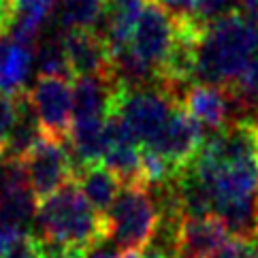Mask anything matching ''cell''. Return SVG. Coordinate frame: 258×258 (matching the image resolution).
I'll use <instances>...</instances> for the list:
<instances>
[{
    "mask_svg": "<svg viewBox=\"0 0 258 258\" xmlns=\"http://www.w3.org/2000/svg\"><path fill=\"white\" fill-rule=\"evenodd\" d=\"M258 51V24L241 13L205 28L199 43L192 84L233 88Z\"/></svg>",
    "mask_w": 258,
    "mask_h": 258,
    "instance_id": "obj_1",
    "label": "cell"
},
{
    "mask_svg": "<svg viewBox=\"0 0 258 258\" xmlns=\"http://www.w3.org/2000/svg\"><path fill=\"white\" fill-rule=\"evenodd\" d=\"M34 224L43 243L64 247L79 258L107 241L105 218L96 214L73 181L39 203Z\"/></svg>",
    "mask_w": 258,
    "mask_h": 258,
    "instance_id": "obj_2",
    "label": "cell"
},
{
    "mask_svg": "<svg viewBox=\"0 0 258 258\" xmlns=\"http://www.w3.org/2000/svg\"><path fill=\"white\" fill-rule=\"evenodd\" d=\"M160 224V209L145 183L122 186L105 216L107 241L117 254H141L152 245Z\"/></svg>",
    "mask_w": 258,
    "mask_h": 258,
    "instance_id": "obj_3",
    "label": "cell"
},
{
    "mask_svg": "<svg viewBox=\"0 0 258 258\" xmlns=\"http://www.w3.org/2000/svg\"><path fill=\"white\" fill-rule=\"evenodd\" d=\"M175 98L160 81L141 88H122L113 113L122 119L137 145H150L175 111Z\"/></svg>",
    "mask_w": 258,
    "mask_h": 258,
    "instance_id": "obj_4",
    "label": "cell"
},
{
    "mask_svg": "<svg viewBox=\"0 0 258 258\" xmlns=\"http://www.w3.org/2000/svg\"><path fill=\"white\" fill-rule=\"evenodd\" d=\"M28 186L36 201L56 195L60 188L73 181V156L69 139H51L43 137L32 150L22 158Z\"/></svg>",
    "mask_w": 258,
    "mask_h": 258,
    "instance_id": "obj_5",
    "label": "cell"
},
{
    "mask_svg": "<svg viewBox=\"0 0 258 258\" xmlns=\"http://www.w3.org/2000/svg\"><path fill=\"white\" fill-rule=\"evenodd\" d=\"M175 36H177V22L154 0H145L128 47L160 77V71L173 49Z\"/></svg>",
    "mask_w": 258,
    "mask_h": 258,
    "instance_id": "obj_6",
    "label": "cell"
},
{
    "mask_svg": "<svg viewBox=\"0 0 258 258\" xmlns=\"http://www.w3.org/2000/svg\"><path fill=\"white\" fill-rule=\"evenodd\" d=\"M203 143H205L203 126L179 105V107H175L169 122L156 135V139L150 145H145L143 150H150L156 156H160L171 167L175 177H177L197 158Z\"/></svg>",
    "mask_w": 258,
    "mask_h": 258,
    "instance_id": "obj_7",
    "label": "cell"
},
{
    "mask_svg": "<svg viewBox=\"0 0 258 258\" xmlns=\"http://www.w3.org/2000/svg\"><path fill=\"white\" fill-rule=\"evenodd\" d=\"M43 137L67 141L73 126V86L67 79L39 77L28 90Z\"/></svg>",
    "mask_w": 258,
    "mask_h": 258,
    "instance_id": "obj_8",
    "label": "cell"
},
{
    "mask_svg": "<svg viewBox=\"0 0 258 258\" xmlns=\"http://www.w3.org/2000/svg\"><path fill=\"white\" fill-rule=\"evenodd\" d=\"M228 239V230L218 216L183 218L175 237L173 258H214Z\"/></svg>",
    "mask_w": 258,
    "mask_h": 258,
    "instance_id": "obj_9",
    "label": "cell"
},
{
    "mask_svg": "<svg viewBox=\"0 0 258 258\" xmlns=\"http://www.w3.org/2000/svg\"><path fill=\"white\" fill-rule=\"evenodd\" d=\"M73 122L86 119H107L113 113L115 100L119 96V88L113 77L109 75H92L73 79Z\"/></svg>",
    "mask_w": 258,
    "mask_h": 258,
    "instance_id": "obj_10",
    "label": "cell"
},
{
    "mask_svg": "<svg viewBox=\"0 0 258 258\" xmlns=\"http://www.w3.org/2000/svg\"><path fill=\"white\" fill-rule=\"evenodd\" d=\"M73 77L107 75L111 67V53L105 39L94 30H69L62 34Z\"/></svg>",
    "mask_w": 258,
    "mask_h": 258,
    "instance_id": "obj_11",
    "label": "cell"
},
{
    "mask_svg": "<svg viewBox=\"0 0 258 258\" xmlns=\"http://www.w3.org/2000/svg\"><path fill=\"white\" fill-rule=\"evenodd\" d=\"M73 183L84 195V199L90 203L98 216H107L109 207L113 205L115 197L122 190V183L115 175L109 171L103 162L98 164H86L73 171Z\"/></svg>",
    "mask_w": 258,
    "mask_h": 258,
    "instance_id": "obj_12",
    "label": "cell"
},
{
    "mask_svg": "<svg viewBox=\"0 0 258 258\" xmlns=\"http://www.w3.org/2000/svg\"><path fill=\"white\" fill-rule=\"evenodd\" d=\"M69 147L73 156V171L86 164L103 162L109 150V137L105 119H86L73 122L69 133Z\"/></svg>",
    "mask_w": 258,
    "mask_h": 258,
    "instance_id": "obj_13",
    "label": "cell"
},
{
    "mask_svg": "<svg viewBox=\"0 0 258 258\" xmlns=\"http://www.w3.org/2000/svg\"><path fill=\"white\" fill-rule=\"evenodd\" d=\"M34 64V53L28 47L13 43L7 34H0V92L20 96L28 92V77Z\"/></svg>",
    "mask_w": 258,
    "mask_h": 258,
    "instance_id": "obj_14",
    "label": "cell"
},
{
    "mask_svg": "<svg viewBox=\"0 0 258 258\" xmlns=\"http://www.w3.org/2000/svg\"><path fill=\"white\" fill-rule=\"evenodd\" d=\"M41 139H43V131L30 105L28 92H24V94L17 96V119L11 131V137H9V143L5 147V156L22 160Z\"/></svg>",
    "mask_w": 258,
    "mask_h": 258,
    "instance_id": "obj_15",
    "label": "cell"
},
{
    "mask_svg": "<svg viewBox=\"0 0 258 258\" xmlns=\"http://www.w3.org/2000/svg\"><path fill=\"white\" fill-rule=\"evenodd\" d=\"M34 62L39 77H58V79H71V64L67 58V49L62 43V34H51L39 41L34 49Z\"/></svg>",
    "mask_w": 258,
    "mask_h": 258,
    "instance_id": "obj_16",
    "label": "cell"
},
{
    "mask_svg": "<svg viewBox=\"0 0 258 258\" xmlns=\"http://www.w3.org/2000/svg\"><path fill=\"white\" fill-rule=\"evenodd\" d=\"M103 9L105 0H60L58 20L62 30H92L103 15Z\"/></svg>",
    "mask_w": 258,
    "mask_h": 258,
    "instance_id": "obj_17",
    "label": "cell"
},
{
    "mask_svg": "<svg viewBox=\"0 0 258 258\" xmlns=\"http://www.w3.org/2000/svg\"><path fill=\"white\" fill-rule=\"evenodd\" d=\"M56 9V0H13V17L43 28Z\"/></svg>",
    "mask_w": 258,
    "mask_h": 258,
    "instance_id": "obj_18",
    "label": "cell"
},
{
    "mask_svg": "<svg viewBox=\"0 0 258 258\" xmlns=\"http://www.w3.org/2000/svg\"><path fill=\"white\" fill-rule=\"evenodd\" d=\"M233 88H237V92L243 96V100L258 115V51L254 53V58L250 60V64H247L241 79H239L237 86H233Z\"/></svg>",
    "mask_w": 258,
    "mask_h": 258,
    "instance_id": "obj_19",
    "label": "cell"
},
{
    "mask_svg": "<svg viewBox=\"0 0 258 258\" xmlns=\"http://www.w3.org/2000/svg\"><path fill=\"white\" fill-rule=\"evenodd\" d=\"M15 119H17V96L0 92V152L3 154L15 126Z\"/></svg>",
    "mask_w": 258,
    "mask_h": 258,
    "instance_id": "obj_20",
    "label": "cell"
},
{
    "mask_svg": "<svg viewBox=\"0 0 258 258\" xmlns=\"http://www.w3.org/2000/svg\"><path fill=\"white\" fill-rule=\"evenodd\" d=\"M214 258H256V241L230 237L214 254Z\"/></svg>",
    "mask_w": 258,
    "mask_h": 258,
    "instance_id": "obj_21",
    "label": "cell"
},
{
    "mask_svg": "<svg viewBox=\"0 0 258 258\" xmlns=\"http://www.w3.org/2000/svg\"><path fill=\"white\" fill-rule=\"evenodd\" d=\"M43 252H41V241L36 239V235H30L26 233L17 239V243L11 247L5 258H41Z\"/></svg>",
    "mask_w": 258,
    "mask_h": 258,
    "instance_id": "obj_22",
    "label": "cell"
},
{
    "mask_svg": "<svg viewBox=\"0 0 258 258\" xmlns=\"http://www.w3.org/2000/svg\"><path fill=\"white\" fill-rule=\"evenodd\" d=\"M156 5H160L173 20H186L195 13L199 0H154Z\"/></svg>",
    "mask_w": 258,
    "mask_h": 258,
    "instance_id": "obj_23",
    "label": "cell"
},
{
    "mask_svg": "<svg viewBox=\"0 0 258 258\" xmlns=\"http://www.w3.org/2000/svg\"><path fill=\"white\" fill-rule=\"evenodd\" d=\"M22 235V230H17L13 226H5V224H0V258H5L9 252H11V247L17 243V239H20Z\"/></svg>",
    "mask_w": 258,
    "mask_h": 258,
    "instance_id": "obj_24",
    "label": "cell"
},
{
    "mask_svg": "<svg viewBox=\"0 0 258 258\" xmlns=\"http://www.w3.org/2000/svg\"><path fill=\"white\" fill-rule=\"evenodd\" d=\"M84 258H141V254H117L113 247H105V243H103V245H98L96 250L86 254Z\"/></svg>",
    "mask_w": 258,
    "mask_h": 258,
    "instance_id": "obj_25",
    "label": "cell"
},
{
    "mask_svg": "<svg viewBox=\"0 0 258 258\" xmlns=\"http://www.w3.org/2000/svg\"><path fill=\"white\" fill-rule=\"evenodd\" d=\"M239 13L247 17L250 22L258 24V0H241L239 3Z\"/></svg>",
    "mask_w": 258,
    "mask_h": 258,
    "instance_id": "obj_26",
    "label": "cell"
},
{
    "mask_svg": "<svg viewBox=\"0 0 258 258\" xmlns=\"http://www.w3.org/2000/svg\"><path fill=\"white\" fill-rule=\"evenodd\" d=\"M11 17H13V3L0 0V34H5L7 26L11 24Z\"/></svg>",
    "mask_w": 258,
    "mask_h": 258,
    "instance_id": "obj_27",
    "label": "cell"
},
{
    "mask_svg": "<svg viewBox=\"0 0 258 258\" xmlns=\"http://www.w3.org/2000/svg\"><path fill=\"white\" fill-rule=\"evenodd\" d=\"M3 156H5V154H3V152H0V158H3Z\"/></svg>",
    "mask_w": 258,
    "mask_h": 258,
    "instance_id": "obj_28",
    "label": "cell"
},
{
    "mask_svg": "<svg viewBox=\"0 0 258 258\" xmlns=\"http://www.w3.org/2000/svg\"><path fill=\"white\" fill-rule=\"evenodd\" d=\"M105 3H107V0H105Z\"/></svg>",
    "mask_w": 258,
    "mask_h": 258,
    "instance_id": "obj_29",
    "label": "cell"
}]
</instances>
